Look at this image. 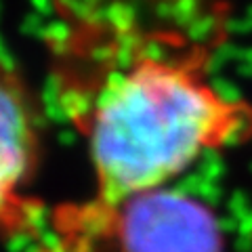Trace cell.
Segmentation results:
<instances>
[{
	"label": "cell",
	"instance_id": "obj_1",
	"mask_svg": "<svg viewBox=\"0 0 252 252\" xmlns=\"http://www.w3.org/2000/svg\"><path fill=\"white\" fill-rule=\"evenodd\" d=\"M143 34L116 32L57 67L103 200L158 189L202 154L252 135V107L208 82L200 51H158L160 38Z\"/></svg>",
	"mask_w": 252,
	"mask_h": 252
},
{
	"label": "cell",
	"instance_id": "obj_2",
	"mask_svg": "<svg viewBox=\"0 0 252 252\" xmlns=\"http://www.w3.org/2000/svg\"><path fill=\"white\" fill-rule=\"evenodd\" d=\"M51 231L46 252H225L212 208L164 187L63 204L53 210Z\"/></svg>",
	"mask_w": 252,
	"mask_h": 252
},
{
	"label": "cell",
	"instance_id": "obj_3",
	"mask_svg": "<svg viewBox=\"0 0 252 252\" xmlns=\"http://www.w3.org/2000/svg\"><path fill=\"white\" fill-rule=\"evenodd\" d=\"M40 130L32 99L19 76L0 63V233H36L44 204L32 198Z\"/></svg>",
	"mask_w": 252,
	"mask_h": 252
}]
</instances>
